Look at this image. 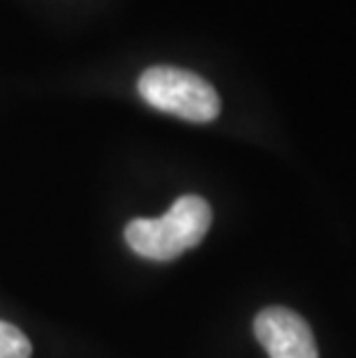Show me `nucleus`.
<instances>
[{
  "instance_id": "obj_1",
  "label": "nucleus",
  "mask_w": 356,
  "mask_h": 358,
  "mask_svg": "<svg viewBox=\"0 0 356 358\" xmlns=\"http://www.w3.org/2000/svg\"><path fill=\"white\" fill-rule=\"evenodd\" d=\"M211 206L197 194H185L173 201L166 215L157 220L137 217L125 227V241L134 252L150 262H171L199 245L208 234Z\"/></svg>"
},
{
  "instance_id": "obj_2",
  "label": "nucleus",
  "mask_w": 356,
  "mask_h": 358,
  "mask_svg": "<svg viewBox=\"0 0 356 358\" xmlns=\"http://www.w3.org/2000/svg\"><path fill=\"white\" fill-rule=\"evenodd\" d=\"M137 88L153 109L190 123H211L220 113V97L215 88L199 74L180 70V67H148L139 77Z\"/></svg>"
},
{
  "instance_id": "obj_4",
  "label": "nucleus",
  "mask_w": 356,
  "mask_h": 358,
  "mask_svg": "<svg viewBox=\"0 0 356 358\" xmlns=\"http://www.w3.org/2000/svg\"><path fill=\"white\" fill-rule=\"evenodd\" d=\"M30 340L17 326L0 319V358H30Z\"/></svg>"
},
{
  "instance_id": "obj_3",
  "label": "nucleus",
  "mask_w": 356,
  "mask_h": 358,
  "mask_svg": "<svg viewBox=\"0 0 356 358\" xmlns=\"http://www.w3.org/2000/svg\"><path fill=\"white\" fill-rule=\"evenodd\" d=\"M255 335L271 358H320L308 322L290 308H264L255 317Z\"/></svg>"
}]
</instances>
